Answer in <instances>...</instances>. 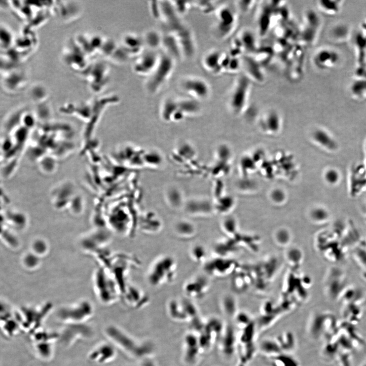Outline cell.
<instances>
[{
  "label": "cell",
  "mask_w": 366,
  "mask_h": 366,
  "mask_svg": "<svg viewBox=\"0 0 366 366\" xmlns=\"http://www.w3.org/2000/svg\"><path fill=\"white\" fill-rule=\"evenodd\" d=\"M180 90L190 98L196 100L207 99L212 93L210 84L204 78L198 76H188L181 80Z\"/></svg>",
  "instance_id": "obj_8"
},
{
  "label": "cell",
  "mask_w": 366,
  "mask_h": 366,
  "mask_svg": "<svg viewBox=\"0 0 366 366\" xmlns=\"http://www.w3.org/2000/svg\"><path fill=\"white\" fill-rule=\"evenodd\" d=\"M93 314L92 305L82 302L62 308L58 313V317L63 324H86Z\"/></svg>",
  "instance_id": "obj_7"
},
{
  "label": "cell",
  "mask_w": 366,
  "mask_h": 366,
  "mask_svg": "<svg viewBox=\"0 0 366 366\" xmlns=\"http://www.w3.org/2000/svg\"><path fill=\"white\" fill-rule=\"evenodd\" d=\"M224 53L217 50L207 52L202 59V65L204 70L214 76L223 73L222 63Z\"/></svg>",
  "instance_id": "obj_13"
},
{
  "label": "cell",
  "mask_w": 366,
  "mask_h": 366,
  "mask_svg": "<svg viewBox=\"0 0 366 366\" xmlns=\"http://www.w3.org/2000/svg\"><path fill=\"white\" fill-rule=\"evenodd\" d=\"M34 352L43 360H49L54 354V346L59 342V334L43 327L29 335Z\"/></svg>",
  "instance_id": "obj_6"
},
{
  "label": "cell",
  "mask_w": 366,
  "mask_h": 366,
  "mask_svg": "<svg viewBox=\"0 0 366 366\" xmlns=\"http://www.w3.org/2000/svg\"><path fill=\"white\" fill-rule=\"evenodd\" d=\"M363 366H366V364H365V365H363Z\"/></svg>",
  "instance_id": "obj_27"
},
{
  "label": "cell",
  "mask_w": 366,
  "mask_h": 366,
  "mask_svg": "<svg viewBox=\"0 0 366 366\" xmlns=\"http://www.w3.org/2000/svg\"><path fill=\"white\" fill-rule=\"evenodd\" d=\"M324 178L328 184L334 186L339 182L340 179V174L336 169L330 168L325 172Z\"/></svg>",
  "instance_id": "obj_21"
},
{
  "label": "cell",
  "mask_w": 366,
  "mask_h": 366,
  "mask_svg": "<svg viewBox=\"0 0 366 366\" xmlns=\"http://www.w3.org/2000/svg\"><path fill=\"white\" fill-rule=\"evenodd\" d=\"M273 196V198L276 202H280L284 198L282 193L279 192H275Z\"/></svg>",
  "instance_id": "obj_26"
},
{
  "label": "cell",
  "mask_w": 366,
  "mask_h": 366,
  "mask_svg": "<svg viewBox=\"0 0 366 366\" xmlns=\"http://www.w3.org/2000/svg\"><path fill=\"white\" fill-rule=\"evenodd\" d=\"M59 340L65 347H70L79 341L89 338L93 334L92 328L87 324H64L58 332Z\"/></svg>",
  "instance_id": "obj_9"
},
{
  "label": "cell",
  "mask_w": 366,
  "mask_h": 366,
  "mask_svg": "<svg viewBox=\"0 0 366 366\" xmlns=\"http://www.w3.org/2000/svg\"><path fill=\"white\" fill-rule=\"evenodd\" d=\"M114 350L107 344L100 343L93 347L88 354V358L91 361L97 364L105 363L113 358Z\"/></svg>",
  "instance_id": "obj_14"
},
{
  "label": "cell",
  "mask_w": 366,
  "mask_h": 366,
  "mask_svg": "<svg viewBox=\"0 0 366 366\" xmlns=\"http://www.w3.org/2000/svg\"><path fill=\"white\" fill-rule=\"evenodd\" d=\"M51 305L24 307L17 311L22 332L30 335L43 327L51 311Z\"/></svg>",
  "instance_id": "obj_4"
},
{
  "label": "cell",
  "mask_w": 366,
  "mask_h": 366,
  "mask_svg": "<svg viewBox=\"0 0 366 366\" xmlns=\"http://www.w3.org/2000/svg\"><path fill=\"white\" fill-rule=\"evenodd\" d=\"M206 250L200 245H196L192 247L190 250L191 258L196 262H203L206 257Z\"/></svg>",
  "instance_id": "obj_20"
},
{
  "label": "cell",
  "mask_w": 366,
  "mask_h": 366,
  "mask_svg": "<svg viewBox=\"0 0 366 366\" xmlns=\"http://www.w3.org/2000/svg\"><path fill=\"white\" fill-rule=\"evenodd\" d=\"M339 362L341 366H351L350 355L346 351L342 354H338Z\"/></svg>",
  "instance_id": "obj_24"
},
{
  "label": "cell",
  "mask_w": 366,
  "mask_h": 366,
  "mask_svg": "<svg viewBox=\"0 0 366 366\" xmlns=\"http://www.w3.org/2000/svg\"><path fill=\"white\" fill-rule=\"evenodd\" d=\"M176 12L180 16L187 13L191 7V2H171Z\"/></svg>",
  "instance_id": "obj_22"
},
{
  "label": "cell",
  "mask_w": 366,
  "mask_h": 366,
  "mask_svg": "<svg viewBox=\"0 0 366 366\" xmlns=\"http://www.w3.org/2000/svg\"><path fill=\"white\" fill-rule=\"evenodd\" d=\"M252 83L244 75L234 80L228 92V102L234 112L240 113L246 106L251 92Z\"/></svg>",
  "instance_id": "obj_5"
},
{
  "label": "cell",
  "mask_w": 366,
  "mask_h": 366,
  "mask_svg": "<svg viewBox=\"0 0 366 366\" xmlns=\"http://www.w3.org/2000/svg\"><path fill=\"white\" fill-rule=\"evenodd\" d=\"M314 141L323 149L334 152L338 149V144L333 136L326 130L317 129L313 134Z\"/></svg>",
  "instance_id": "obj_15"
},
{
  "label": "cell",
  "mask_w": 366,
  "mask_h": 366,
  "mask_svg": "<svg viewBox=\"0 0 366 366\" xmlns=\"http://www.w3.org/2000/svg\"><path fill=\"white\" fill-rule=\"evenodd\" d=\"M288 233L284 230H280L276 234V240L281 244H286L289 241Z\"/></svg>",
  "instance_id": "obj_23"
},
{
  "label": "cell",
  "mask_w": 366,
  "mask_h": 366,
  "mask_svg": "<svg viewBox=\"0 0 366 366\" xmlns=\"http://www.w3.org/2000/svg\"><path fill=\"white\" fill-rule=\"evenodd\" d=\"M235 45H237L238 49L240 47L239 53L241 54L242 52L246 53L254 51L257 43L255 36L249 30H244L238 35L236 39Z\"/></svg>",
  "instance_id": "obj_16"
},
{
  "label": "cell",
  "mask_w": 366,
  "mask_h": 366,
  "mask_svg": "<svg viewBox=\"0 0 366 366\" xmlns=\"http://www.w3.org/2000/svg\"><path fill=\"white\" fill-rule=\"evenodd\" d=\"M120 45L130 58H137L144 52L145 44L143 37L134 33L125 34L122 38Z\"/></svg>",
  "instance_id": "obj_12"
},
{
  "label": "cell",
  "mask_w": 366,
  "mask_h": 366,
  "mask_svg": "<svg viewBox=\"0 0 366 366\" xmlns=\"http://www.w3.org/2000/svg\"><path fill=\"white\" fill-rule=\"evenodd\" d=\"M312 217L315 218H326L327 216V211L323 208H317L313 210L312 214Z\"/></svg>",
  "instance_id": "obj_25"
},
{
  "label": "cell",
  "mask_w": 366,
  "mask_h": 366,
  "mask_svg": "<svg viewBox=\"0 0 366 366\" xmlns=\"http://www.w3.org/2000/svg\"><path fill=\"white\" fill-rule=\"evenodd\" d=\"M145 46L148 50L156 51L162 46V33L156 30H149L143 36Z\"/></svg>",
  "instance_id": "obj_19"
},
{
  "label": "cell",
  "mask_w": 366,
  "mask_h": 366,
  "mask_svg": "<svg viewBox=\"0 0 366 366\" xmlns=\"http://www.w3.org/2000/svg\"><path fill=\"white\" fill-rule=\"evenodd\" d=\"M161 54L156 51L148 50L137 57L132 66L134 72L139 76L148 78L156 68L158 64Z\"/></svg>",
  "instance_id": "obj_10"
},
{
  "label": "cell",
  "mask_w": 366,
  "mask_h": 366,
  "mask_svg": "<svg viewBox=\"0 0 366 366\" xmlns=\"http://www.w3.org/2000/svg\"><path fill=\"white\" fill-rule=\"evenodd\" d=\"M177 265L174 259L163 256L156 260L150 267L147 279L153 286L158 287L171 282L176 274Z\"/></svg>",
  "instance_id": "obj_2"
},
{
  "label": "cell",
  "mask_w": 366,
  "mask_h": 366,
  "mask_svg": "<svg viewBox=\"0 0 366 366\" xmlns=\"http://www.w3.org/2000/svg\"><path fill=\"white\" fill-rule=\"evenodd\" d=\"M238 23V15L235 10L228 5L222 6L215 11L213 35L218 40H226L235 32Z\"/></svg>",
  "instance_id": "obj_3"
},
{
  "label": "cell",
  "mask_w": 366,
  "mask_h": 366,
  "mask_svg": "<svg viewBox=\"0 0 366 366\" xmlns=\"http://www.w3.org/2000/svg\"><path fill=\"white\" fill-rule=\"evenodd\" d=\"M174 231L176 235L182 238H190L193 237L196 232L195 225L189 221H180L174 226Z\"/></svg>",
  "instance_id": "obj_18"
},
{
  "label": "cell",
  "mask_w": 366,
  "mask_h": 366,
  "mask_svg": "<svg viewBox=\"0 0 366 366\" xmlns=\"http://www.w3.org/2000/svg\"><path fill=\"white\" fill-rule=\"evenodd\" d=\"M0 324L2 333L8 338H13L23 333L17 311L13 312L6 306L2 310Z\"/></svg>",
  "instance_id": "obj_11"
},
{
  "label": "cell",
  "mask_w": 366,
  "mask_h": 366,
  "mask_svg": "<svg viewBox=\"0 0 366 366\" xmlns=\"http://www.w3.org/2000/svg\"><path fill=\"white\" fill-rule=\"evenodd\" d=\"M175 60L165 54H161L156 68L147 78L145 87L148 93L155 94L159 92L171 78L175 68Z\"/></svg>",
  "instance_id": "obj_1"
},
{
  "label": "cell",
  "mask_w": 366,
  "mask_h": 366,
  "mask_svg": "<svg viewBox=\"0 0 366 366\" xmlns=\"http://www.w3.org/2000/svg\"><path fill=\"white\" fill-rule=\"evenodd\" d=\"M204 281L201 277L198 276L189 280L184 286L187 295L191 297H198L203 294L205 288Z\"/></svg>",
  "instance_id": "obj_17"
}]
</instances>
